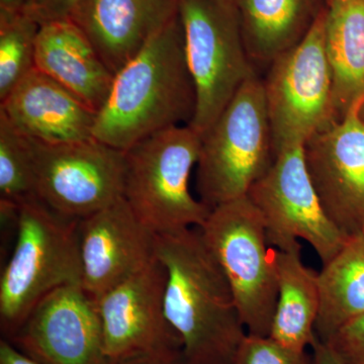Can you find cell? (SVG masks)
<instances>
[{
	"mask_svg": "<svg viewBox=\"0 0 364 364\" xmlns=\"http://www.w3.org/2000/svg\"><path fill=\"white\" fill-rule=\"evenodd\" d=\"M155 257L166 269L165 316L186 364H235L247 330L229 282L200 228L156 234Z\"/></svg>",
	"mask_w": 364,
	"mask_h": 364,
	"instance_id": "obj_1",
	"label": "cell"
},
{
	"mask_svg": "<svg viewBox=\"0 0 364 364\" xmlns=\"http://www.w3.org/2000/svg\"><path fill=\"white\" fill-rule=\"evenodd\" d=\"M196 107L195 83L177 14L114 74L93 136L124 152L154 134L191 124Z\"/></svg>",
	"mask_w": 364,
	"mask_h": 364,
	"instance_id": "obj_2",
	"label": "cell"
},
{
	"mask_svg": "<svg viewBox=\"0 0 364 364\" xmlns=\"http://www.w3.org/2000/svg\"><path fill=\"white\" fill-rule=\"evenodd\" d=\"M79 222L37 196L18 205L13 253L0 277V325L7 340L54 289L82 282Z\"/></svg>",
	"mask_w": 364,
	"mask_h": 364,
	"instance_id": "obj_3",
	"label": "cell"
},
{
	"mask_svg": "<svg viewBox=\"0 0 364 364\" xmlns=\"http://www.w3.org/2000/svg\"><path fill=\"white\" fill-rule=\"evenodd\" d=\"M202 135L188 124L144 139L124 151V198L155 234L200 228L210 208L188 182L200 157Z\"/></svg>",
	"mask_w": 364,
	"mask_h": 364,
	"instance_id": "obj_4",
	"label": "cell"
},
{
	"mask_svg": "<svg viewBox=\"0 0 364 364\" xmlns=\"http://www.w3.org/2000/svg\"><path fill=\"white\" fill-rule=\"evenodd\" d=\"M274 160L262 80L256 74L202 134L196 170L200 202L210 210L247 196Z\"/></svg>",
	"mask_w": 364,
	"mask_h": 364,
	"instance_id": "obj_5",
	"label": "cell"
},
{
	"mask_svg": "<svg viewBox=\"0 0 364 364\" xmlns=\"http://www.w3.org/2000/svg\"><path fill=\"white\" fill-rule=\"evenodd\" d=\"M200 233L233 293L248 334L269 336L279 294L277 249L247 196L213 208Z\"/></svg>",
	"mask_w": 364,
	"mask_h": 364,
	"instance_id": "obj_6",
	"label": "cell"
},
{
	"mask_svg": "<svg viewBox=\"0 0 364 364\" xmlns=\"http://www.w3.org/2000/svg\"><path fill=\"white\" fill-rule=\"evenodd\" d=\"M178 14L196 95L188 126L202 135L255 71L234 0H179Z\"/></svg>",
	"mask_w": 364,
	"mask_h": 364,
	"instance_id": "obj_7",
	"label": "cell"
},
{
	"mask_svg": "<svg viewBox=\"0 0 364 364\" xmlns=\"http://www.w3.org/2000/svg\"><path fill=\"white\" fill-rule=\"evenodd\" d=\"M327 9L298 45L270 63L265 98L273 153L304 144L336 121L332 75L325 45Z\"/></svg>",
	"mask_w": 364,
	"mask_h": 364,
	"instance_id": "obj_8",
	"label": "cell"
},
{
	"mask_svg": "<svg viewBox=\"0 0 364 364\" xmlns=\"http://www.w3.org/2000/svg\"><path fill=\"white\" fill-rule=\"evenodd\" d=\"M26 139L35 195L54 212L82 220L124 198V151L95 138L57 144Z\"/></svg>",
	"mask_w": 364,
	"mask_h": 364,
	"instance_id": "obj_9",
	"label": "cell"
},
{
	"mask_svg": "<svg viewBox=\"0 0 364 364\" xmlns=\"http://www.w3.org/2000/svg\"><path fill=\"white\" fill-rule=\"evenodd\" d=\"M264 222L273 247L286 249L299 239L310 244L323 264L341 250L348 237L324 212L306 167L304 146L275 155L270 168L248 191Z\"/></svg>",
	"mask_w": 364,
	"mask_h": 364,
	"instance_id": "obj_10",
	"label": "cell"
},
{
	"mask_svg": "<svg viewBox=\"0 0 364 364\" xmlns=\"http://www.w3.org/2000/svg\"><path fill=\"white\" fill-rule=\"evenodd\" d=\"M324 212L344 236L364 232V107L358 105L304 144Z\"/></svg>",
	"mask_w": 364,
	"mask_h": 364,
	"instance_id": "obj_11",
	"label": "cell"
},
{
	"mask_svg": "<svg viewBox=\"0 0 364 364\" xmlns=\"http://www.w3.org/2000/svg\"><path fill=\"white\" fill-rule=\"evenodd\" d=\"M9 341L41 364H111L97 303L80 284L41 299Z\"/></svg>",
	"mask_w": 364,
	"mask_h": 364,
	"instance_id": "obj_12",
	"label": "cell"
},
{
	"mask_svg": "<svg viewBox=\"0 0 364 364\" xmlns=\"http://www.w3.org/2000/svg\"><path fill=\"white\" fill-rule=\"evenodd\" d=\"M166 269L155 258L130 279L95 299L109 361L181 351L164 311Z\"/></svg>",
	"mask_w": 364,
	"mask_h": 364,
	"instance_id": "obj_13",
	"label": "cell"
},
{
	"mask_svg": "<svg viewBox=\"0 0 364 364\" xmlns=\"http://www.w3.org/2000/svg\"><path fill=\"white\" fill-rule=\"evenodd\" d=\"M81 286L97 299L155 259L156 234L124 198L79 222Z\"/></svg>",
	"mask_w": 364,
	"mask_h": 364,
	"instance_id": "obj_14",
	"label": "cell"
},
{
	"mask_svg": "<svg viewBox=\"0 0 364 364\" xmlns=\"http://www.w3.org/2000/svg\"><path fill=\"white\" fill-rule=\"evenodd\" d=\"M179 0H81L70 16L116 74L178 14Z\"/></svg>",
	"mask_w": 364,
	"mask_h": 364,
	"instance_id": "obj_15",
	"label": "cell"
},
{
	"mask_svg": "<svg viewBox=\"0 0 364 364\" xmlns=\"http://www.w3.org/2000/svg\"><path fill=\"white\" fill-rule=\"evenodd\" d=\"M0 116L26 138L57 144L95 138L97 112L35 68L0 102Z\"/></svg>",
	"mask_w": 364,
	"mask_h": 364,
	"instance_id": "obj_16",
	"label": "cell"
},
{
	"mask_svg": "<svg viewBox=\"0 0 364 364\" xmlns=\"http://www.w3.org/2000/svg\"><path fill=\"white\" fill-rule=\"evenodd\" d=\"M35 66L97 112L109 97L114 74L70 18L41 23Z\"/></svg>",
	"mask_w": 364,
	"mask_h": 364,
	"instance_id": "obj_17",
	"label": "cell"
},
{
	"mask_svg": "<svg viewBox=\"0 0 364 364\" xmlns=\"http://www.w3.org/2000/svg\"><path fill=\"white\" fill-rule=\"evenodd\" d=\"M249 58L272 63L298 45L327 9L326 0H234Z\"/></svg>",
	"mask_w": 364,
	"mask_h": 364,
	"instance_id": "obj_18",
	"label": "cell"
},
{
	"mask_svg": "<svg viewBox=\"0 0 364 364\" xmlns=\"http://www.w3.org/2000/svg\"><path fill=\"white\" fill-rule=\"evenodd\" d=\"M325 45L333 111L339 121L352 107H364V0H336L328 6Z\"/></svg>",
	"mask_w": 364,
	"mask_h": 364,
	"instance_id": "obj_19",
	"label": "cell"
},
{
	"mask_svg": "<svg viewBox=\"0 0 364 364\" xmlns=\"http://www.w3.org/2000/svg\"><path fill=\"white\" fill-rule=\"evenodd\" d=\"M301 249L299 242L277 249L279 294L269 337L287 348L306 351L318 339L320 294L318 273L304 264Z\"/></svg>",
	"mask_w": 364,
	"mask_h": 364,
	"instance_id": "obj_20",
	"label": "cell"
},
{
	"mask_svg": "<svg viewBox=\"0 0 364 364\" xmlns=\"http://www.w3.org/2000/svg\"><path fill=\"white\" fill-rule=\"evenodd\" d=\"M320 306L315 332L326 342L364 314V235L350 237L318 273Z\"/></svg>",
	"mask_w": 364,
	"mask_h": 364,
	"instance_id": "obj_21",
	"label": "cell"
},
{
	"mask_svg": "<svg viewBox=\"0 0 364 364\" xmlns=\"http://www.w3.org/2000/svg\"><path fill=\"white\" fill-rule=\"evenodd\" d=\"M39 30L26 11H0V102L36 68Z\"/></svg>",
	"mask_w": 364,
	"mask_h": 364,
	"instance_id": "obj_22",
	"label": "cell"
},
{
	"mask_svg": "<svg viewBox=\"0 0 364 364\" xmlns=\"http://www.w3.org/2000/svg\"><path fill=\"white\" fill-rule=\"evenodd\" d=\"M35 195V171L30 144L0 116V198L18 205Z\"/></svg>",
	"mask_w": 364,
	"mask_h": 364,
	"instance_id": "obj_23",
	"label": "cell"
},
{
	"mask_svg": "<svg viewBox=\"0 0 364 364\" xmlns=\"http://www.w3.org/2000/svg\"><path fill=\"white\" fill-rule=\"evenodd\" d=\"M235 364H312L306 351H296L277 343L269 336L247 334Z\"/></svg>",
	"mask_w": 364,
	"mask_h": 364,
	"instance_id": "obj_24",
	"label": "cell"
},
{
	"mask_svg": "<svg viewBox=\"0 0 364 364\" xmlns=\"http://www.w3.org/2000/svg\"><path fill=\"white\" fill-rule=\"evenodd\" d=\"M324 343L342 364H364V314L342 326Z\"/></svg>",
	"mask_w": 364,
	"mask_h": 364,
	"instance_id": "obj_25",
	"label": "cell"
},
{
	"mask_svg": "<svg viewBox=\"0 0 364 364\" xmlns=\"http://www.w3.org/2000/svg\"><path fill=\"white\" fill-rule=\"evenodd\" d=\"M81 0H30L25 11L33 20L46 21L68 18Z\"/></svg>",
	"mask_w": 364,
	"mask_h": 364,
	"instance_id": "obj_26",
	"label": "cell"
},
{
	"mask_svg": "<svg viewBox=\"0 0 364 364\" xmlns=\"http://www.w3.org/2000/svg\"><path fill=\"white\" fill-rule=\"evenodd\" d=\"M111 364H186L181 351L158 352L144 354L123 360L111 361Z\"/></svg>",
	"mask_w": 364,
	"mask_h": 364,
	"instance_id": "obj_27",
	"label": "cell"
},
{
	"mask_svg": "<svg viewBox=\"0 0 364 364\" xmlns=\"http://www.w3.org/2000/svg\"><path fill=\"white\" fill-rule=\"evenodd\" d=\"M0 364H41L26 355L9 340L0 341Z\"/></svg>",
	"mask_w": 364,
	"mask_h": 364,
	"instance_id": "obj_28",
	"label": "cell"
},
{
	"mask_svg": "<svg viewBox=\"0 0 364 364\" xmlns=\"http://www.w3.org/2000/svg\"><path fill=\"white\" fill-rule=\"evenodd\" d=\"M312 364H342L329 346L317 339L312 345Z\"/></svg>",
	"mask_w": 364,
	"mask_h": 364,
	"instance_id": "obj_29",
	"label": "cell"
},
{
	"mask_svg": "<svg viewBox=\"0 0 364 364\" xmlns=\"http://www.w3.org/2000/svg\"><path fill=\"white\" fill-rule=\"evenodd\" d=\"M28 2H30V0H0V11H25Z\"/></svg>",
	"mask_w": 364,
	"mask_h": 364,
	"instance_id": "obj_30",
	"label": "cell"
},
{
	"mask_svg": "<svg viewBox=\"0 0 364 364\" xmlns=\"http://www.w3.org/2000/svg\"><path fill=\"white\" fill-rule=\"evenodd\" d=\"M334 1H336V0H326V2H327V6H330V4H333Z\"/></svg>",
	"mask_w": 364,
	"mask_h": 364,
	"instance_id": "obj_31",
	"label": "cell"
},
{
	"mask_svg": "<svg viewBox=\"0 0 364 364\" xmlns=\"http://www.w3.org/2000/svg\"><path fill=\"white\" fill-rule=\"evenodd\" d=\"M363 234L364 235V232H363Z\"/></svg>",
	"mask_w": 364,
	"mask_h": 364,
	"instance_id": "obj_32",
	"label": "cell"
}]
</instances>
